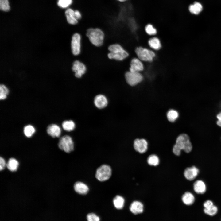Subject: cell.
I'll use <instances>...</instances> for the list:
<instances>
[{"label":"cell","mask_w":221,"mask_h":221,"mask_svg":"<svg viewBox=\"0 0 221 221\" xmlns=\"http://www.w3.org/2000/svg\"><path fill=\"white\" fill-rule=\"evenodd\" d=\"M35 131V128L32 125H28L24 128L23 132L25 135L28 138L31 137Z\"/></svg>","instance_id":"obj_28"},{"label":"cell","mask_w":221,"mask_h":221,"mask_svg":"<svg viewBox=\"0 0 221 221\" xmlns=\"http://www.w3.org/2000/svg\"><path fill=\"white\" fill-rule=\"evenodd\" d=\"M112 170L108 165H103L98 168L95 174V177L99 181H104L108 180L110 177Z\"/></svg>","instance_id":"obj_4"},{"label":"cell","mask_w":221,"mask_h":221,"mask_svg":"<svg viewBox=\"0 0 221 221\" xmlns=\"http://www.w3.org/2000/svg\"><path fill=\"white\" fill-rule=\"evenodd\" d=\"M204 213L206 215L211 216L215 215L218 213V209L217 206L215 205L211 207L207 208H204Z\"/></svg>","instance_id":"obj_26"},{"label":"cell","mask_w":221,"mask_h":221,"mask_svg":"<svg viewBox=\"0 0 221 221\" xmlns=\"http://www.w3.org/2000/svg\"><path fill=\"white\" fill-rule=\"evenodd\" d=\"M125 202V199L123 197L119 195H117L113 200V203L115 207L118 209L123 208Z\"/></svg>","instance_id":"obj_21"},{"label":"cell","mask_w":221,"mask_h":221,"mask_svg":"<svg viewBox=\"0 0 221 221\" xmlns=\"http://www.w3.org/2000/svg\"><path fill=\"white\" fill-rule=\"evenodd\" d=\"M145 30L147 34L150 35H154L157 33L156 29L150 24H148L146 25Z\"/></svg>","instance_id":"obj_30"},{"label":"cell","mask_w":221,"mask_h":221,"mask_svg":"<svg viewBox=\"0 0 221 221\" xmlns=\"http://www.w3.org/2000/svg\"><path fill=\"white\" fill-rule=\"evenodd\" d=\"M47 131L48 134L53 138L58 137L61 134L60 127L55 124H51L47 127Z\"/></svg>","instance_id":"obj_15"},{"label":"cell","mask_w":221,"mask_h":221,"mask_svg":"<svg viewBox=\"0 0 221 221\" xmlns=\"http://www.w3.org/2000/svg\"><path fill=\"white\" fill-rule=\"evenodd\" d=\"M72 2V0H58L57 4L60 8H66L68 7Z\"/></svg>","instance_id":"obj_31"},{"label":"cell","mask_w":221,"mask_h":221,"mask_svg":"<svg viewBox=\"0 0 221 221\" xmlns=\"http://www.w3.org/2000/svg\"><path fill=\"white\" fill-rule=\"evenodd\" d=\"M149 46L153 49L158 50L161 47V45L158 38L154 37L150 39L148 41Z\"/></svg>","instance_id":"obj_23"},{"label":"cell","mask_w":221,"mask_h":221,"mask_svg":"<svg viewBox=\"0 0 221 221\" xmlns=\"http://www.w3.org/2000/svg\"><path fill=\"white\" fill-rule=\"evenodd\" d=\"M117 1L121 2H125L127 1L128 0H117Z\"/></svg>","instance_id":"obj_39"},{"label":"cell","mask_w":221,"mask_h":221,"mask_svg":"<svg viewBox=\"0 0 221 221\" xmlns=\"http://www.w3.org/2000/svg\"><path fill=\"white\" fill-rule=\"evenodd\" d=\"M147 161L149 165L156 166L159 164V159L157 155L155 154H152L148 157Z\"/></svg>","instance_id":"obj_25"},{"label":"cell","mask_w":221,"mask_h":221,"mask_svg":"<svg viewBox=\"0 0 221 221\" xmlns=\"http://www.w3.org/2000/svg\"><path fill=\"white\" fill-rule=\"evenodd\" d=\"M87 217V221H100L99 217L93 213L88 214Z\"/></svg>","instance_id":"obj_33"},{"label":"cell","mask_w":221,"mask_h":221,"mask_svg":"<svg viewBox=\"0 0 221 221\" xmlns=\"http://www.w3.org/2000/svg\"><path fill=\"white\" fill-rule=\"evenodd\" d=\"M135 52L139 59L142 61H152L155 56L153 51L141 47L137 48Z\"/></svg>","instance_id":"obj_7"},{"label":"cell","mask_w":221,"mask_h":221,"mask_svg":"<svg viewBox=\"0 0 221 221\" xmlns=\"http://www.w3.org/2000/svg\"><path fill=\"white\" fill-rule=\"evenodd\" d=\"M72 69L74 73L75 76L78 78H81L87 71L85 65L78 60H75L73 62Z\"/></svg>","instance_id":"obj_9"},{"label":"cell","mask_w":221,"mask_h":221,"mask_svg":"<svg viewBox=\"0 0 221 221\" xmlns=\"http://www.w3.org/2000/svg\"><path fill=\"white\" fill-rule=\"evenodd\" d=\"M18 165V162L16 159L10 158L9 160L6 165L9 170L14 172L17 170Z\"/></svg>","instance_id":"obj_22"},{"label":"cell","mask_w":221,"mask_h":221,"mask_svg":"<svg viewBox=\"0 0 221 221\" xmlns=\"http://www.w3.org/2000/svg\"><path fill=\"white\" fill-rule=\"evenodd\" d=\"M193 189L197 194H203L206 191V187L204 181L201 180H198L194 183Z\"/></svg>","instance_id":"obj_17"},{"label":"cell","mask_w":221,"mask_h":221,"mask_svg":"<svg viewBox=\"0 0 221 221\" xmlns=\"http://www.w3.org/2000/svg\"><path fill=\"white\" fill-rule=\"evenodd\" d=\"M214 205L213 202L210 200H208L204 202L203 204L204 208L207 209L211 207Z\"/></svg>","instance_id":"obj_35"},{"label":"cell","mask_w":221,"mask_h":221,"mask_svg":"<svg viewBox=\"0 0 221 221\" xmlns=\"http://www.w3.org/2000/svg\"><path fill=\"white\" fill-rule=\"evenodd\" d=\"M71 48L72 54L75 56L79 55L81 49V37L78 33L72 36L71 42Z\"/></svg>","instance_id":"obj_5"},{"label":"cell","mask_w":221,"mask_h":221,"mask_svg":"<svg viewBox=\"0 0 221 221\" xmlns=\"http://www.w3.org/2000/svg\"><path fill=\"white\" fill-rule=\"evenodd\" d=\"M59 148L66 153H70L73 150L74 143L72 138L68 135L61 137L58 144Z\"/></svg>","instance_id":"obj_6"},{"label":"cell","mask_w":221,"mask_h":221,"mask_svg":"<svg viewBox=\"0 0 221 221\" xmlns=\"http://www.w3.org/2000/svg\"><path fill=\"white\" fill-rule=\"evenodd\" d=\"M63 129L67 131H71L73 130L75 127L74 122L72 120H66L64 121L62 123Z\"/></svg>","instance_id":"obj_24"},{"label":"cell","mask_w":221,"mask_h":221,"mask_svg":"<svg viewBox=\"0 0 221 221\" xmlns=\"http://www.w3.org/2000/svg\"><path fill=\"white\" fill-rule=\"evenodd\" d=\"M181 150L180 148L176 144L174 145L173 148V152L175 155L179 156L180 154Z\"/></svg>","instance_id":"obj_34"},{"label":"cell","mask_w":221,"mask_h":221,"mask_svg":"<svg viewBox=\"0 0 221 221\" xmlns=\"http://www.w3.org/2000/svg\"><path fill=\"white\" fill-rule=\"evenodd\" d=\"M199 173V169L195 166L186 168L184 171V175L188 180H192L197 176Z\"/></svg>","instance_id":"obj_12"},{"label":"cell","mask_w":221,"mask_h":221,"mask_svg":"<svg viewBox=\"0 0 221 221\" xmlns=\"http://www.w3.org/2000/svg\"><path fill=\"white\" fill-rule=\"evenodd\" d=\"M74 188L76 192L82 195L87 194L89 191V188L87 186L83 183L80 181L75 183Z\"/></svg>","instance_id":"obj_16"},{"label":"cell","mask_w":221,"mask_h":221,"mask_svg":"<svg viewBox=\"0 0 221 221\" xmlns=\"http://www.w3.org/2000/svg\"><path fill=\"white\" fill-rule=\"evenodd\" d=\"M176 144L186 153L190 152L192 149V145L188 136L185 134L180 135L177 138Z\"/></svg>","instance_id":"obj_3"},{"label":"cell","mask_w":221,"mask_h":221,"mask_svg":"<svg viewBox=\"0 0 221 221\" xmlns=\"http://www.w3.org/2000/svg\"><path fill=\"white\" fill-rule=\"evenodd\" d=\"M125 76L127 83L131 86L137 84L141 82L143 79L142 76L139 72H133L130 71L126 72Z\"/></svg>","instance_id":"obj_8"},{"label":"cell","mask_w":221,"mask_h":221,"mask_svg":"<svg viewBox=\"0 0 221 221\" xmlns=\"http://www.w3.org/2000/svg\"><path fill=\"white\" fill-rule=\"evenodd\" d=\"M189 12L192 14L198 15L202 11L203 7L202 4L198 2L190 5L188 7Z\"/></svg>","instance_id":"obj_20"},{"label":"cell","mask_w":221,"mask_h":221,"mask_svg":"<svg viewBox=\"0 0 221 221\" xmlns=\"http://www.w3.org/2000/svg\"><path fill=\"white\" fill-rule=\"evenodd\" d=\"M217 118L218 119L217 124L219 126L221 127V112L217 114Z\"/></svg>","instance_id":"obj_38"},{"label":"cell","mask_w":221,"mask_h":221,"mask_svg":"<svg viewBox=\"0 0 221 221\" xmlns=\"http://www.w3.org/2000/svg\"><path fill=\"white\" fill-rule=\"evenodd\" d=\"M86 35L91 43L95 46L99 47L103 45L105 34L101 29L89 28L86 31Z\"/></svg>","instance_id":"obj_1"},{"label":"cell","mask_w":221,"mask_h":221,"mask_svg":"<svg viewBox=\"0 0 221 221\" xmlns=\"http://www.w3.org/2000/svg\"><path fill=\"white\" fill-rule=\"evenodd\" d=\"M0 9L6 12L10 10V6L8 0H0Z\"/></svg>","instance_id":"obj_32"},{"label":"cell","mask_w":221,"mask_h":221,"mask_svg":"<svg viewBox=\"0 0 221 221\" xmlns=\"http://www.w3.org/2000/svg\"><path fill=\"white\" fill-rule=\"evenodd\" d=\"M109 52L107 54L108 58L117 61H122L129 56L128 52L118 44L115 43L110 45L108 48Z\"/></svg>","instance_id":"obj_2"},{"label":"cell","mask_w":221,"mask_h":221,"mask_svg":"<svg viewBox=\"0 0 221 221\" xmlns=\"http://www.w3.org/2000/svg\"><path fill=\"white\" fill-rule=\"evenodd\" d=\"M9 90L7 87L3 84L0 85V99L4 100L6 99L9 94Z\"/></svg>","instance_id":"obj_29"},{"label":"cell","mask_w":221,"mask_h":221,"mask_svg":"<svg viewBox=\"0 0 221 221\" xmlns=\"http://www.w3.org/2000/svg\"><path fill=\"white\" fill-rule=\"evenodd\" d=\"M74 15L78 21L82 17V15L80 12L78 10H74Z\"/></svg>","instance_id":"obj_37"},{"label":"cell","mask_w":221,"mask_h":221,"mask_svg":"<svg viewBox=\"0 0 221 221\" xmlns=\"http://www.w3.org/2000/svg\"><path fill=\"white\" fill-rule=\"evenodd\" d=\"M65 15L68 22L70 25H75L78 22L74 15V10L71 8L68 9L65 11Z\"/></svg>","instance_id":"obj_19"},{"label":"cell","mask_w":221,"mask_h":221,"mask_svg":"<svg viewBox=\"0 0 221 221\" xmlns=\"http://www.w3.org/2000/svg\"><path fill=\"white\" fill-rule=\"evenodd\" d=\"M129 210L134 215H137L144 212L145 211L144 206L141 202L134 200L131 203L129 207Z\"/></svg>","instance_id":"obj_10"},{"label":"cell","mask_w":221,"mask_h":221,"mask_svg":"<svg viewBox=\"0 0 221 221\" xmlns=\"http://www.w3.org/2000/svg\"><path fill=\"white\" fill-rule=\"evenodd\" d=\"M144 69L143 64L140 59L136 58L133 59L131 61L130 71L136 72H139Z\"/></svg>","instance_id":"obj_14"},{"label":"cell","mask_w":221,"mask_h":221,"mask_svg":"<svg viewBox=\"0 0 221 221\" xmlns=\"http://www.w3.org/2000/svg\"><path fill=\"white\" fill-rule=\"evenodd\" d=\"M181 200L183 204L186 205L190 206L194 203L195 197L191 192H186L182 195Z\"/></svg>","instance_id":"obj_18"},{"label":"cell","mask_w":221,"mask_h":221,"mask_svg":"<svg viewBox=\"0 0 221 221\" xmlns=\"http://www.w3.org/2000/svg\"><path fill=\"white\" fill-rule=\"evenodd\" d=\"M179 116L178 112L176 110H171L167 113V117L169 121L173 122L178 118Z\"/></svg>","instance_id":"obj_27"},{"label":"cell","mask_w":221,"mask_h":221,"mask_svg":"<svg viewBox=\"0 0 221 221\" xmlns=\"http://www.w3.org/2000/svg\"><path fill=\"white\" fill-rule=\"evenodd\" d=\"M6 164L4 159L2 157L0 158V170L1 171L3 170Z\"/></svg>","instance_id":"obj_36"},{"label":"cell","mask_w":221,"mask_h":221,"mask_svg":"<svg viewBox=\"0 0 221 221\" xmlns=\"http://www.w3.org/2000/svg\"><path fill=\"white\" fill-rule=\"evenodd\" d=\"M135 150L140 153H145L148 149V143L144 139H136L134 142Z\"/></svg>","instance_id":"obj_11"},{"label":"cell","mask_w":221,"mask_h":221,"mask_svg":"<svg viewBox=\"0 0 221 221\" xmlns=\"http://www.w3.org/2000/svg\"><path fill=\"white\" fill-rule=\"evenodd\" d=\"M94 103L98 108L101 109L106 107L108 104V100L106 97L102 94L98 95L95 97Z\"/></svg>","instance_id":"obj_13"}]
</instances>
